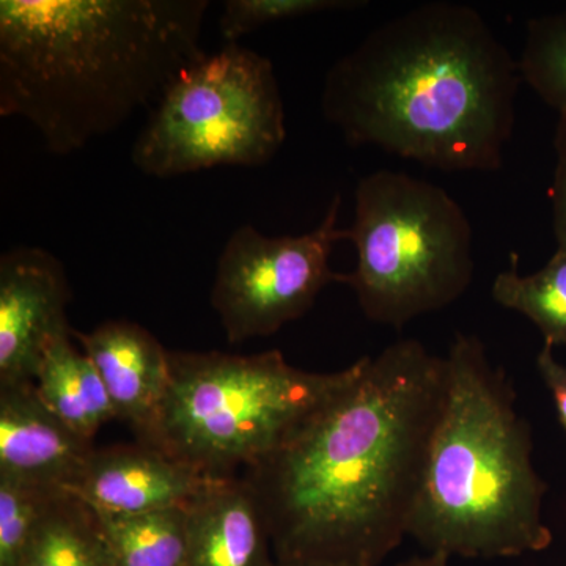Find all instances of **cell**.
I'll list each match as a JSON object with an SVG mask.
<instances>
[{
	"label": "cell",
	"instance_id": "obj_7",
	"mask_svg": "<svg viewBox=\"0 0 566 566\" xmlns=\"http://www.w3.org/2000/svg\"><path fill=\"white\" fill-rule=\"evenodd\" d=\"M285 137L273 62L227 43L170 82L134 140L132 161L155 178L219 166L259 167L274 158Z\"/></svg>",
	"mask_w": 566,
	"mask_h": 566
},
{
	"label": "cell",
	"instance_id": "obj_21",
	"mask_svg": "<svg viewBox=\"0 0 566 566\" xmlns=\"http://www.w3.org/2000/svg\"><path fill=\"white\" fill-rule=\"evenodd\" d=\"M554 148L557 155L553 188H551L554 233H556L558 249L566 251V115H560V120L557 123Z\"/></svg>",
	"mask_w": 566,
	"mask_h": 566
},
{
	"label": "cell",
	"instance_id": "obj_15",
	"mask_svg": "<svg viewBox=\"0 0 566 566\" xmlns=\"http://www.w3.org/2000/svg\"><path fill=\"white\" fill-rule=\"evenodd\" d=\"M20 566H114L98 515L71 493L59 494L40 521Z\"/></svg>",
	"mask_w": 566,
	"mask_h": 566
},
{
	"label": "cell",
	"instance_id": "obj_3",
	"mask_svg": "<svg viewBox=\"0 0 566 566\" xmlns=\"http://www.w3.org/2000/svg\"><path fill=\"white\" fill-rule=\"evenodd\" d=\"M207 0H0V117L70 155L151 111L205 54Z\"/></svg>",
	"mask_w": 566,
	"mask_h": 566
},
{
	"label": "cell",
	"instance_id": "obj_13",
	"mask_svg": "<svg viewBox=\"0 0 566 566\" xmlns=\"http://www.w3.org/2000/svg\"><path fill=\"white\" fill-rule=\"evenodd\" d=\"M188 512L189 566H275L262 506L243 476L210 479Z\"/></svg>",
	"mask_w": 566,
	"mask_h": 566
},
{
	"label": "cell",
	"instance_id": "obj_24",
	"mask_svg": "<svg viewBox=\"0 0 566 566\" xmlns=\"http://www.w3.org/2000/svg\"><path fill=\"white\" fill-rule=\"evenodd\" d=\"M275 566H329V565H315V564H277Z\"/></svg>",
	"mask_w": 566,
	"mask_h": 566
},
{
	"label": "cell",
	"instance_id": "obj_9",
	"mask_svg": "<svg viewBox=\"0 0 566 566\" xmlns=\"http://www.w3.org/2000/svg\"><path fill=\"white\" fill-rule=\"evenodd\" d=\"M65 268L32 245L0 256V385H35L48 346L70 334Z\"/></svg>",
	"mask_w": 566,
	"mask_h": 566
},
{
	"label": "cell",
	"instance_id": "obj_22",
	"mask_svg": "<svg viewBox=\"0 0 566 566\" xmlns=\"http://www.w3.org/2000/svg\"><path fill=\"white\" fill-rule=\"evenodd\" d=\"M536 368L547 389L553 392L558 420L566 431V365H562L554 357L553 345H543L542 352L536 356Z\"/></svg>",
	"mask_w": 566,
	"mask_h": 566
},
{
	"label": "cell",
	"instance_id": "obj_1",
	"mask_svg": "<svg viewBox=\"0 0 566 566\" xmlns=\"http://www.w3.org/2000/svg\"><path fill=\"white\" fill-rule=\"evenodd\" d=\"M447 392L446 357L400 340L245 469L275 564L379 566L408 536Z\"/></svg>",
	"mask_w": 566,
	"mask_h": 566
},
{
	"label": "cell",
	"instance_id": "obj_11",
	"mask_svg": "<svg viewBox=\"0 0 566 566\" xmlns=\"http://www.w3.org/2000/svg\"><path fill=\"white\" fill-rule=\"evenodd\" d=\"M95 449L41 401L35 385H0V475L73 493Z\"/></svg>",
	"mask_w": 566,
	"mask_h": 566
},
{
	"label": "cell",
	"instance_id": "obj_17",
	"mask_svg": "<svg viewBox=\"0 0 566 566\" xmlns=\"http://www.w3.org/2000/svg\"><path fill=\"white\" fill-rule=\"evenodd\" d=\"M493 300L520 312L538 327L547 345H566V251L557 249L549 262L534 274L521 275L517 255L509 270L495 275Z\"/></svg>",
	"mask_w": 566,
	"mask_h": 566
},
{
	"label": "cell",
	"instance_id": "obj_18",
	"mask_svg": "<svg viewBox=\"0 0 566 566\" xmlns=\"http://www.w3.org/2000/svg\"><path fill=\"white\" fill-rule=\"evenodd\" d=\"M521 77L558 114L566 115V11L527 22Z\"/></svg>",
	"mask_w": 566,
	"mask_h": 566
},
{
	"label": "cell",
	"instance_id": "obj_5",
	"mask_svg": "<svg viewBox=\"0 0 566 566\" xmlns=\"http://www.w3.org/2000/svg\"><path fill=\"white\" fill-rule=\"evenodd\" d=\"M170 381L144 444L210 479L234 476L289 442L344 390L360 359L333 374L293 367L279 352H169Z\"/></svg>",
	"mask_w": 566,
	"mask_h": 566
},
{
	"label": "cell",
	"instance_id": "obj_6",
	"mask_svg": "<svg viewBox=\"0 0 566 566\" xmlns=\"http://www.w3.org/2000/svg\"><path fill=\"white\" fill-rule=\"evenodd\" d=\"M344 241L357 252L352 286L370 322L401 329L442 311L474 277L472 227L444 189L408 174L378 170L357 182Z\"/></svg>",
	"mask_w": 566,
	"mask_h": 566
},
{
	"label": "cell",
	"instance_id": "obj_20",
	"mask_svg": "<svg viewBox=\"0 0 566 566\" xmlns=\"http://www.w3.org/2000/svg\"><path fill=\"white\" fill-rule=\"evenodd\" d=\"M359 6L363 2L349 0H227L219 18V32L227 43H237L241 36L274 22Z\"/></svg>",
	"mask_w": 566,
	"mask_h": 566
},
{
	"label": "cell",
	"instance_id": "obj_14",
	"mask_svg": "<svg viewBox=\"0 0 566 566\" xmlns=\"http://www.w3.org/2000/svg\"><path fill=\"white\" fill-rule=\"evenodd\" d=\"M35 389L62 422L88 441L104 423L117 419L102 376L87 354L74 346L73 331L48 346Z\"/></svg>",
	"mask_w": 566,
	"mask_h": 566
},
{
	"label": "cell",
	"instance_id": "obj_12",
	"mask_svg": "<svg viewBox=\"0 0 566 566\" xmlns=\"http://www.w3.org/2000/svg\"><path fill=\"white\" fill-rule=\"evenodd\" d=\"M73 338L102 376L117 419L147 442L158 423L170 381L169 352L150 331L128 319H109Z\"/></svg>",
	"mask_w": 566,
	"mask_h": 566
},
{
	"label": "cell",
	"instance_id": "obj_23",
	"mask_svg": "<svg viewBox=\"0 0 566 566\" xmlns=\"http://www.w3.org/2000/svg\"><path fill=\"white\" fill-rule=\"evenodd\" d=\"M395 566H450V557L444 554H423V556H415L406 558Z\"/></svg>",
	"mask_w": 566,
	"mask_h": 566
},
{
	"label": "cell",
	"instance_id": "obj_16",
	"mask_svg": "<svg viewBox=\"0 0 566 566\" xmlns=\"http://www.w3.org/2000/svg\"><path fill=\"white\" fill-rule=\"evenodd\" d=\"M96 515L114 566H189L186 506L139 516Z\"/></svg>",
	"mask_w": 566,
	"mask_h": 566
},
{
	"label": "cell",
	"instance_id": "obj_8",
	"mask_svg": "<svg viewBox=\"0 0 566 566\" xmlns=\"http://www.w3.org/2000/svg\"><path fill=\"white\" fill-rule=\"evenodd\" d=\"M340 207L337 193L322 223L300 237H266L252 226L230 234L211 290L230 344L274 335L307 314L329 283H342L344 273L329 266L335 243L344 241Z\"/></svg>",
	"mask_w": 566,
	"mask_h": 566
},
{
	"label": "cell",
	"instance_id": "obj_19",
	"mask_svg": "<svg viewBox=\"0 0 566 566\" xmlns=\"http://www.w3.org/2000/svg\"><path fill=\"white\" fill-rule=\"evenodd\" d=\"M62 493L0 475V566H20L40 521Z\"/></svg>",
	"mask_w": 566,
	"mask_h": 566
},
{
	"label": "cell",
	"instance_id": "obj_10",
	"mask_svg": "<svg viewBox=\"0 0 566 566\" xmlns=\"http://www.w3.org/2000/svg\"><path fill=\"white\" fill-rule=\"evenodd\" d=\"M208 482L210 476L137 441L93 450L71 494L99 515L139 516L188 506Z\"/></svg>",
	"mask_w": 566,
	"mask_h": 566
},
{
	"label": "cell",
	"instance_id": "obj_4",
	"mask_svg": "<svg viewBox=\"0 0 566 566\" xmlns=\"http://www.w3.org/2000/svg\"><path fill=\"white\" fill-rule=\"evenodd\" d=\"M447 392L409 521L427 553L517 557L545 551V480L532 463L531 424L504 368L476 335L457 334L446 356Z\"/></svg>",
	"mask_w": 566,
	"mask_h": 566
},
{
	"label": "cell",
	"instance_id": "obj_2",
	"mask_svg": "<svg viewBox=\"0 0 566 566\" xmlns=\"http://www.w3.org/2000/svg\"><path fill=\"white\" fill-rule=\"evenodd\" d=\"M520 65L472 7L382 22L326 74L322 112L353 147L442 172H495L515 129Z\"/></svg>",
	"mask_w": 566,
	"mask_h": 566
}]
</instances>
